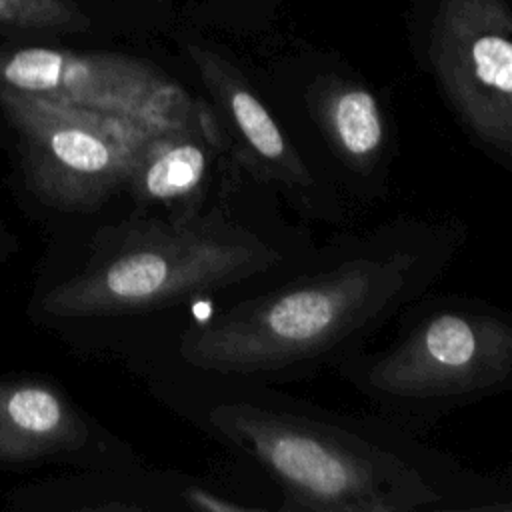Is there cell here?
<instances>
[{
  "instance_id": "cell-4",
  "label": "cell",
  "mask_w": 512,
  "mask_h": 512,
  "mask_svg": "<svg viewBox=\"0 0 512 512\" xmlns=\"http://www.w3.org/2000/svg\"><path fill=\"white\" fill-rule=\"evenodd\" d=\"M512 376V322L478 306H448L420 318L370 360L362 390L398 410H436L482 400Z\"/></svg>"
},
{
  "instance_id": "cell-12",
  "label": "cell",
  "mask_w": 512,
  "mask_h": 512,
  "mask_svg": "<svg viewBox=\"0 0 512 512\" xmlns=\"http://www.w3.org/2000/svg\"><path fill=\"white\" fill-rule=\"evenodd\" d=\"M0 24L34 30H80L86 16L70 0H0Z\"/></svg>"
},
{
  "instance_id": "cell-13",
  "label": "cell",
  "mask_w": 512,
  "mask_h": 512,
  "mask_svg": "<svg viewBox=\"0 0 512 512\" xmlns=\"http://www.w3.org/2000/svg\"><path fill=\"white\" fill-rule=\"evenodd\" d=\"M186 502L198 510H208V512H240L246 510V506L236 504V502H228L216 494L204 492V490H190L184 494Z\"/></svg>"
},
{
  "instance_id": "cell-1",
  "label": "cell",
  "mask_w": 512,
  "mask_h": 512,
  "mask_svg": "<svg viewBox=\"0 0 512 512\" xmlns=\"http://www.w3.org/2000/svg\"><path fill=\"white\" fill-rule=\"evenodd\" d=\"M448 256V244H424L346 258L188 328L180 356L196 368L236 376L316 368L424 292Z\"/></svg>"
},
{
  "instance_id": "cell-10",
  "label": "cell",
  "mask_w": 512,
  "mask_h": 512,
  "mask_svg": "<svg viewBox=\"0 0 512 512\" xmlns=\"http://www.w3.org/2000/svg\"><path fill=\"white\" fill-rule=\"evenodd\" d=\"M88 424L54 386L0 378V464H28L76 452Z\"/></svg>"
},
{
  "instance_id": "cell-8",
  "label": "cell",
  "mask_w": 512,
  "mask_h": 512,
  "mask_svg": "<svg viewBox=\"0 0 512 512\" xmlns=\"http://www.w3.org/2000/svg\"><path fill=\"white\" fill-rule=\"evenodd\" d=\"M224 134L210 106L196 120L152 128L136 152L126 190L138 206L166 208L168 218H190L204 200Z\"/></svg>"
},
{
  "instance_id": "cell-6",
  "label": "cell",
  "mask_w": 512,
  "mask_h": 512,
  "mask_svg": "<svg viewBox=\"0 0 512 512\" xmlns=\"http://www.w3.org/2000/svg\"><path fill=\"white\" fill-rule=\"evenodd\" d=\"M0 86L158 128L188 124L204 106L154 64L110 52L2 50Z\"/></svg>"
},
{
  "instance_id": "cell-9",
  "label": "cell",
  "mask_w": 512,
  "mask_h": 512,
  "mask_svg": "<svg viewBox=\"0 0 512 512\" xmlns=\"http://www.w3.org/2000/svg\"><path fill=\"white\" fill-rule=\"evenodd\" d=\"M188 54L212 92L244 164L256 176L300 196L308 194L314 188L310 170L240 72L208 48L190 44Z\"/></svg>"
},
{
  "instance_id": "cell-7",
  "label": "cell",
  "mask_w": 512,
  "mask_h": 512,
  "mask_svg": "<svg viewBox=\"0 0 512 512\" xmlns=\"http://www.w3.org/2000/svg\"><path fill=\"white\" fill-rule=\"evenodd\" d=\"M434 76L468 132L512 156V16L504 0H440L430 32Z\"/></svg>"
},
{
  "instance_id": "cell-11",
  "label": "cell",
  "mask_w": 512,
  "mask_h": 512,
  "mask_svg": "<svg viewBox=\"0 0 512 512\" xmlns=\"http://www.w3.org/2000/svg\"><path fill=\"white\" fill-rule=\"evenodd\" d=\"M312 106L336 156L350 168L368 172L384 158L386 120L368 88L336 80L314 94Z\"/></svg>"
},
{
  "instance_id": "cell-5",
  "label": "cell",
  "mask_w": 512,
  "mask_h": 512,
  "mask_svg": "<svg viewBox=\"0 0 512 512\" xmlns=\"http://www.w3.org/2000/svg\"><path fill=\"white\" fill-rule=\"evenodd\" d=\"M30 190L62 212H90L126 188L138 148L152 128L0 86Z\"/></svg>"
},
{
  "instance_id": "cell-2",
  "label": "cell",
  "mask_w": 512,
  "mask_h": 512,
  "mask_svg": "<svg viewBox=\"0 0 512 512\" xmlns=\"http://www.w3.org/2000/svg\"><path fill=\"white\" fill-rule=\"evenodd\" d=\"M278 262L272 244L220 212L136 220L100 238L88 264L52 286L40 308L60 320L144 314L244 282Z\"/></svg>"
},
{
  "instance_id": "cell-3",
  "label": "cell",
  "mask_w": 512,
  "mask_h": 512,
  "mask_svg": "<svg viewBox=\"0 0 512 512\" xmlns=\"http://www.w3.org/2000/svg\"><path fill=\"white\" fill-rule=\"evenodd\" d=\"M208 422L272 474L284 490L282 508L410 512L438 500L416 468L330 424L252 402L218 404Z\"/></svg>"
}]
</instances>
